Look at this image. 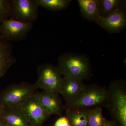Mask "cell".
<instances>
[{"label": "cell", "mask_w": 126, "mask_h": 126, "mask_svg": "<svg viewBox=\"0 0 126 126\" xmlns=\"http://www.w3.org/2000/svg\"><path fill=\"white\" fill-rule=\"evenodd\" d=\"M77 2L84 19L97 23L101 18L98 0H78Z\"/></svg>", "instance_id": "4fadbf2b"}, {"label": "cell", "mask_w": 126, "mask_h": 126, "mask_svg": "<svg viewBox=\"0 0 126 126\" xmlns=\"http://www.w3.org/2000/svg\"><path fill=\"white\" fill-rule=\"evenodd\" d=\"M108 91L97 84L85 85L81 92L71 102L65 105L66 110L78 108L92 109L105 107Z\"/></svg>", "instance_id": "3957f363"}, {"label": "cell", "mask_w": 126, "mask_h": 126, "mask_svg": "<svg viewBox=\"0 0 126 126\" xmlns=\"http://www.w3.org/2000/svg\"><path fill=\"white\" fill-rule=\"evenodd\" d=\"M116 125V123H115V122L106 120L104 126H117Z\"/></svg>", "instance_id": "44dd1931"}, {"label": "cell", "mask_w": 126, "mask_h": 126, "mask_svg": "<svg viewBox=\"0 0 126 126\" xmlns=\"http://www.w3.org/2000/svg\"><path fill=\"white\" fill-rule=\"evenodd\" d=\"M31 126H42L50 116L34 94L20 107Z\"/></svg>", "instance_id": "ba28073f"}, {"label": "cell", "mask_w": 126, "mask_h": 126, "mask_svg": "<svg viewBox=\"0 0 126 126\" xmlns=\"http://www.w3.org/2000/svg\"><path fill=\"white\" fill-rule=\"evenodd\" d=\"M39 6L53 11L63 10L70 5L71 0H36Z\"/></svg>", "instance_id": "e0dca14e"}, {"label": "cell", "mask_w": 126, "mask_h": 126, "mask_svg": "<svg viewBox=\"0 0 126 126\" xmlns=\"http://www.w3.org/2000/svg\"><path fill=\"white\" fill-rule=\"evenodd\" d=\"M54 126H70L69 122L66 116L61 117L57 119Z\"/></svg>", "instance_id": "ffe728a7"}, {"label": "cell", "mask_w": 126, "mask_h": 126, "mask_svg": "<svg viewBox=\"0 0 126 126\" xmlns=\"http://www.w3.org/2000/svg\"><path fill=\"white\" fill-rule=\"evenodd\" d=\"M34 96L50 116L61 115L63 107L58 94L43 91Z\"/></svg>", "instance_id": "30bf717a"}, {"label": "cell", "mask_w": 126, "mask_h": 126, "mask_svg": "<svg viewBox=\"0 0 126 126\" xmlns=\"http://www.w3.org/2000/svg\"><path fill=\"white\" fill-rule=\"evenodd\" d=\"M0 117L6 126H31L20 107H4Z\"/></svg>", "instance_id": "7c38bea8"}, {"label": "cell", "mask_w": 126, "mask_h": 126, "mask_svg": "<svg viewBox=\"0 0 126 126\" xmlns=\"http://www.w3.org/2000/svg\"><path fill=\"white\" fill-rule=\"evenodd\" d=\"M125 82L113 81L108 89L107 98L105 107L120 126H126V89Z\"/></svg>", "instance_id": "7a4b0ae2"}, {"label": "cell", "mask_w": 126, "mask_h": 126, "mask_svg": "<svg viewBox=\"0 0 126 126\" xmlns=\"http://www.w3.org/2000/svg\"><path fill=\"white\" fill-rule=\"evenodd\" d=\"M85 85L83 80L71 77H63L60 94L65 102V105L74 100L81 92Z\"/></svg>", "instance_id": "8fae6325"}, {"label": "cell", "mask_w": 126, "mask_h": 126, "mask_svg": "<svg viewBox=\"0 0 126 126\" xmlns=\"http://www.w3.org/2000/svg\"><path fill=\"white\" fill-rule=\"evenodd\" d=\"M12 47L9 41L0 40V79L6 73L10 68L15 63L12 54Z\"/></svg>", "instance_id": "5bb4252c"}, {"label": "cell", "mask_w": 126, "mask_h": 126, "mask_svg": "<svg viewBox=\"0 0 126 126\" xmlns=\"http://www.w3.org/2000/svg\"><path fill=\"white\" fill-rule=\"evenodd\" d=\"M33 25L32 23H24L10 18L0 24V35L2 39L8 41L24 40L31 30Z\"/></svg>", "instance_id": "52a82bcc"}, {"label": "cell", "mask_w": 126, "mask_h": 126, "mask_svg": "<svg viewBox=\"0 0 126 126\" xmlns=\"http://www.w3.org/2000/svg\"><path fill=\"white\" fill-rule=\"evenodd\" d=\"M96 24L110 34L118 33L126 27V8L121 9L105 18H101Z\"/></svg>", "instance_id": "9c48e42d"}, {"label": "cell", "mask_w": 126, "mask_h": 126, "mask_svg": "<svg viewBox=\"0 0 126 126\" xmlns=\"http://www.w3.org/2000/svg\"><path fill=\"white\" fill-rule=\"evenodd\" d=\"M106 121L103 115L102 107L90 109L88 115V126H104Z\"/></svg>", "instance_id": "ac0fdd59"}, {"label": "cell", "mask_w": 126, "mask_h": 126, "mask_svg": "<svg viewBox=\"0 0 126 126\" xmlns=\"http://www.w3.org/2000/svg\"><path fill=\"white\" fill-rule=\"evenodd\" d=\"M0 126H6L5 124L3 121H2L1 117L0 116Z\"/></svg>", "instance_id": "7402d4cb"}, {"label": "cell", "mask_w": 126, "mask_h": 126, "mask_svg": "<svg viewBox=\"0 0 126 126\" xmlns=\"http://www.w3.org/2000/svg\"><path fill=\"white\" fill-rule=\"evenodd\" d=\"M39 7L36 0H13L10 18L33 24L38 18Z\"/></svg>", "instance_id": "8992f818"}, {"label": "cell", "mask_w": 126, "mask_h": 126, "mask_svg": "<svg viewBox=\"0 0 126 126\" xmlns=\"http://www.w3.org/2000/svg\"><path fill=\"white\" fill-rule=\"evenodd\" d=\"M102 18L107 17L119 10L126 7V0H98Z\"/></svg>", "instance_id": "2e32d148"}, {"label": "cell", "mask_w": 126, "mask_h": 126, "mask_svg": "<svg viewBox=\"0 0 126 126\" xmlns=\"http://www.w3.org/2000/svg\"><path fill=\"white\" fill-rule=\"evenodd\" d=\"M38 72V79L34 84L36 88L59 94L63 76L58 67L48 63L43 64L39 67Z\"/></svg>", "instance_id": "5b68a950"}, {"label": "cell", "mask_w": 126, "mask_h": 126, "mask_svg": "<svg viewBox=\"0 0 126 126\" xmlns=\"http://www.w3.org/2000/svg\"><path fill=\"white\" fill-rule=\"evenodd\" d=\"M12 0H0V24L10 18Z\"/></svg>", "instance_id": "d6986e66"}, {"label": "cell", "mask_w": 126, "mask_h": 126, "mask_svg": "<svg viewBox=\"0 0 126 126\" xmlns=\"http://www.w3.org/2000/svg\"><path fill=\"white\" fill-rule=\"evenodd\" d=\"M3 109H4V107H3L2 105H1V103L0 102V116L1 115V113H2V110H3Z\"/></svg>", "instance_id": "603a6c76"}, {"label": "cell", "mask_w": 126, "mask_h": 126, "mask_svg": "<svg viewBox=\"0 0 126 126\" xmlns=\"http://www.w3.org/2000/svg\"><path fill=\"white\" fill-rule=\"evenodd\" d=\"M63 77L84 80L91 76L92 69L88 58L82 54L68 53L59 57L57 66Z\"/></svg>", "instance_id": "6da1fadb"}, {"label": "cell", "mask_w": 126, "mask_h": 126, "mask_svg": "<svg viewBox=\"0 0 126 126\" xmlns=\"http://www.w3.org/2000/svg\"><path fill=\"white\" fill-rule=\"evenodd\" d=\"M37 89L34 84L27 82L12 84L0 94V102L4 108L20 107Z\"/></svg>", "instance_id": "277c9868"}, {"label": "cell", "mask_w": 126, "mask_h": 126, "mask_svg": "<svg viewBox=\"0 0 126 126\" xmlns=\"http://www.w3.org/2000/svg\"><path fill=\"white\" fill-rule=\"evenodd\" d=\"M2 40V39L1 38V37L0 35V40Z\"/></svg>", "instance_id": "cb8c5ba5"}, {"label": "cell", "mask_w": 126, "mask_h": 126, "mask_svg": "<svg viewBox=\"0 0 126 126\" xmlns=\"http://www.w3.org/2000/svg\"><path fill=\"white\" fill-rule=\"evenodd\" d=\"M91 109L78 108L66 110L70 126H88V115Z\"/></svg>", "instance_id": "9a60e30c"}]
</instances>
